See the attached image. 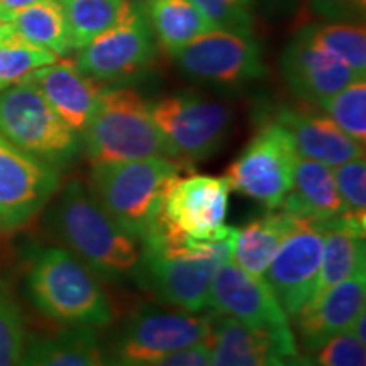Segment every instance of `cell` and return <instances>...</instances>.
Wrapping results in <instances>:
<instances>
[{"instance_id": "obj_1", "label": "cell", "mask_w": 366, "mask_h": 366, "mask_svg": "<svg viewBox=\"0 0 366 366\" xmlns=\"http://www.w3.org/2000/svg\"><path fill=\"white\" fill-rule=\"evenodd\" d=\"M54 236L99 277L122 280L136 273L141 249L80 182H70L48 214Z\"/></svg>"}, {"instance_id": "obj_2", "label": "cell", "mask_w": 366, "mask_h": 366, "mask_svg": "<svg viewBox=\"0 0 366 366\" xmlns=\"http://www.w3.org/2000/svg\"><path fill=\"white\" fill-rule=\"evenodd\" d=\"M180 173L182 163L163 157L94 164L89 192L122 231L143 242Z\"/></svg>"}, {"instance_id": "obj_3", "label": "cell", "mask_w": 366, "mask_h": 366, "mask_svg": "<svg viewBox=\"0 0 366 366\" xmlns=\"http://www.w3.org/2000/svg\"><path fill=\"white\" fill-rule=\"evenodd\" d=\"M27 292L46 317L65 326H107L109 297L99 274L66 248H44L31 259Z\"/></svg>"}, {"instance_id": "obj_4", "label": "cell", "mask_w": 366, "mask_h": 366, "mask_svg": "<svg viewBox=\"0 0 366 366\" xmlns=\"http://www.w3.org/2000/svg\"><path fill=\"white\" fill-rule=\"evenodd\" d=\"M81 136L92 164L170 158L149 104L127 86H105Z\"/></svg>"}, {"instance_id": "obj_5", "label": "cell", "mask_w": 366, "mask_h": 366, "mask_svg": "<svg viewBox=\"0 0 366 366\" xmlns=\"http://www.w3.org/2000/svg\"><path fill=\"white\" fill-rule=\"evenodd\" d=\"M229 197L231 187L224 177H180L168 192L149 236L159 237L168 246L231 239L237 227L226 224Z\"/></svg>"}, {"instance_id": "obj_6", "label": "cell", "mask_w": 366, "mask_h": 366, "mask_svg": "<svg viewBox=\"0 0 366 366\" xmlns=\"http://www.w3.org/2000/svg\"><path fill=\"white\" fill-rule=\"evenodd\" d=\"M143 244L134 274L144 290L185 312L197 314L209 307L214 274L231 254L173 248L157 236L146 237Z\"/></svg>"}, {"instance_id": "obj_7", "label": "cell", "mask_w": 366, "mask_h": 366, "mask_svg": "<svg viewBox=\"0 0 366 366\" xmlns=\"http://www.w3.org/2000/svg\"><path fill=\"white\" fill-rule=\"evenodd\" d=\"M0 136L54 168L71 163L80 151L79 134L26 80L0 92Z\"/></svg>"}, {"instance_id": "obj_8", "label": "cell", "mask_w": 366, "mask_h": 366, "mask_svg": "<svg viewBox=\"0 0 366 366\" xmlns=\"http://www.w3.org/2000/svg\"><path fill=\"white\" fill-rule=\"evenodd\" d=\"M149 107L170 158L182 164L214 157L232 124L231 109L226 104L189 92L164 97Z\"/></svg>"}, {"instance_id": "obj_9", "label": "cell", "mask_w": 366, "mask_h": 366, "mask_svg": "<svg viewBox=\"0 0 366 366\" xmlns=\"http://www.w3.org/2000/svg\"><path fill=\"white\" fill-rule=\"evenodd\" d=\"M157 58V39L148 17L127 0L114 26L80 48L75 65L105 86L126 84L149 70Z\"/></svg>"}, {"instance_id": "obj_10", "label": "cell", "mask_w": 366, "mask_h": 366, "mask_svg": "<svg viewBox=\"0 0 366 366\" xmlns=\"http://www.w3.org/2000/svg\"><path fill=\"white\" fill-rule=\"evenodd\" d=\"M212 324L214 314L141 309L122 327L109 358L114 366H151L177 351L209 341Z\"/></svg>"}, {"instance_id": "obj_11", "label": "cell", "mask_w": 366, "mask_h": 366, "mask_svg": "<svg viewBox=\"0 0 366 366\" xmlns=\"http://www.w3.org/2000/svg\"><path fill=\"white\" fill-rule=\"evenodd\" d=\"M209 307L246 327L268 334L277 342L282 360L299 351L290 320L267 282L244 272L231 259L222 263L214 274Z\"/></svg>"}, {"instance_id": "obj_12", "label": "cell", "mask_w": 366, "mask_h": 366, "mask_svg": "<svg viewBox=\"0 0 366 366\" xmlns=\"http://www.w3.org/2000/svg\"><path fill=\"white\" fill-rule=\"evenodd\" d=\"M297 157L290 132L277 121L269 122L229 164L224 178L231 190L277 210L292 187Z\"/></svg>"}, {"instance_id": "obj_13", "label": "cell", "mask_w": 366, "mask_h": 366, "mask_svg": "<svg viewBox=\"0 0 366 366\" xmlns=\"http://www.w3.org/2000/svg\"><path fill=\"white\" fill-rule=\"evenodd\" d=\"M187 76L217 86H241L262 79V46L251 33L212 29L182 48L175 56Z\"/></svg>"}, {"instance_id": "obj_14", "label": "cell", "mask_w": 366, "mask_h": 366, "mask_svg": "<svg viewBox=\"0 0 366 366\" xmlns=\"http://www.w3.org/2000/svg\"><path fill=\"white\" fill-rule=\"evenodd\" d=\"M59 189V172L0 136V231L34 219Z\"/></svg>"}, {"instance_id": "obj_15", "label": "cell", "mask_w": 366, "mask_h": 366, "mask_svg": "<svg viewBox=\"0 0 366 366\" xmlns=\"http://www.w3.org/2000/svg\"><path fill=\"white\" fill-rule=\"evenodd\" d=\"M322 242V226L304 221L283 241L263 274L288 319H295L314 300Z\"/></svg>"}, {"instance_id": "obj_16", "label": "cell", "mask_w": 366, "mask_h": 366, "mask_svg": "<svg viewBox=\"0 0 366 366\" xmlns=\"http://www.w3.org/2000/svg\"><path fill=\"white\" fill-rule=\"evenodd\" d=\"M282 75L297 97L322 105L351 81L365 79L346 63L297 34L280 58Z\"/></svg>"}, {"instance_id": "obj_17", "label": "cell", "mask_w": 366, "mask_h": 366, "mask_svg": "<svg viewBox=\"0 0 366 366\" xmlns=\"http://www.w3.org/2000/svg\"><path fill=\"white\" fill-rule=\"evenodd\" d=\"M38 89L61 121L81 134L97 109L105 85L79 70L75 61L56 59L24 79Z\"/></svg>"}, {"instance_id": "obj_18", "label": "cell", "mask_w": 366, "mask_h": 366, "mask_svg": "<svg viewBox=\"0 0 366 366\" xmlns=\"http://www.w3.org/2000/svg\"><path fill=\"white\" fill-rule=\"evenodd\" d=\"M363 310H366L365 272L331 287L297 315L302 346L314 353L332 336L350 331Z\"/></svg>"}, {"instance_id": "obj_19", "label": "cell", "mask_w": 366, "mask_h": 366, "mask_svg": "<svg viewBox=\"0 0 366 366\" xmlns=\"http://www.w3.org/2000/svg\"><path fill=\"white\" fill-rule=\"evenodd\" d=\"M277 122L290 132L297 154L315 159L327 167H340L351 159L365 157V144L342 132L326 114H309L294 109H282Z\"/></svg>"}, {"instance_id": "obj_20", "label": "cell", "mask_w": 366, "mask_h": 366, "mask_svg": "<svg viewBox=\"0 0 366 366\" xmlns=\"http://www.w3.org/2000/svg\"><path fill=\"white\" fill-rule=\"evenodd\" d=\"M280 210L309 222H326L342 212L332 168L315 159L297 157L294 180Z\"/></svg>"}, {"instance_id": "obj_21", "label": "cell", "mask_w": 366, "mask_h": 366, "mask_svg": "<svg viewBox=\"0 0 366 366\" xmlns=\"http://www.w3.org/2000/svg\"><path fill=\"white\" fill-rule=\"evenodd\" d=\"M210 366H277L282 355L268 334L214 312Z\"/></svg>"}, {"instance_id": "obj_22", "label": "cell", "mask_w": 366, "mask_h": 366, "mask_svg": "<svg viewBox=\"0 0 366 366\" xmlns=\"http://www.w3.org/2000/svg\"><path fill=\"white\" fill-rule=\"evenodd\" d=\"M277 210L237 227L231 262L253 277L263 278L283 241L304 222L285 210Z\"/></svg>"}, {"instance_id": "obj_23", "label": "cell", "mask_w": 366, "mask_h": 366, "mask_svg": "<svg viewBox=\"0 0 366 366\" xmlns=\"http://www.w3.org/2000/svg\"><path fill=\"white\" fill-rule=\"evenodd\" d=\"M19 366H114L90 327L70 326L26 342Z\"/></svg>"}, {"instance_id": "obj_24", "label": "cell", "mask_w": 366, "mask_h": 366, "mask_svg": "<svg viewBox=\"0 0 366 366\" xmlns=\"http://www.w3.org/2000/svg\"><path fill=\"white\" fill-rule=\"evenodd\" d=\"M317 224L324 229V242L314 300L337 283L363 273L366 268V231L351 226L341 217Z\"/></svg>"}, {"instance_id": "obj_25", "label": "cell", "mask_w": 366, "mask_h": 366, "mask_svg": "<svg viewBox=\"0 0 366 366\" xmlns=\"http://www.w3.org/2000/svg\"><path fill=\"white\" fill-rule=\"evenodd\" d=\"M144 14L154 39L170 56L214 29L192 0H146Z\"/></svg>"}, {"instance_id": "obj_26", "label": "cell", "mask_w": 366, "mask_h": 366, "mask_svg": "<svg viewBox=\"0 0 366 366\" xmlns=\"http://www.w3.org/2000/svg\"><path fill=\"white\" fill-rule=\"evenodd\" d=\"M6 24L27 43L48 49L56 56H66L75 49L59 0H41L34 6L22 9Z\"/></svg>"}, {"instance_id": "obj_27", "label": "cell", "mask_w": 366, "mask_h": 366, "mask_svg": "<svg viewBox=\"0 0 366 366\" xmlns=\"http://www.w3.org/2000/svg\"><path fill=\"white\" fill-rule=\"evenodd\" d=\"M299 36L346 63L351 70L366 76V31L358 22H327L305 26Z\"/></svg>"}, {"instance_id": "obj_28", "label": "cell", "mask_w": 366, "mask_h": 366, "mask_svg": "<svg viewBox=\"0 0 366 366\" xmlns=\"http://www.w3.org/2000/svg\"><path fill=\"white\" fill-rule=\"evenodd\" d=\"M127 0H59L65 11L75 49L84 48L114 26Z\"/></svg>"}, {"instance_id": "obj_29", "label": "cell", "mask_w": 366, "mask_h": 366, "mask_svg": "<svg viewBox=\"0 0 366 366\" xmlns=\"http://www.w3.org/2000/svg\"><path fill=\"white\" fill-rule=\"evenodd\" d=\"M58 58L48 49L19 38L7 24H0V92L19 84L29 73Z\"/></svg>"}, {"instance_id": "obj_30", "label": "cell", "mask_w": 366, "mask_h": 366, "mask_svg": "<svg viewBox=\"0 0 366 366\" xmlns=\"http://www.w3.org/2000/svg\"><path fill=\"white\" fill-rule=\"evenodd\" d=\"M342 132L360 144L366 143V80L358 79L320 105Z\"/></svg>"}, {"instance_id": "obj_31", "label": "cell", "mask_w": 366, "mask_h": 366, "mask_svg": "<svg viewBox=\"0 0 366 366\" xmlns=\"http://www.w3.org/2000/svg\"><path fill=\"white\" fill-rule=\"evenodd\" d=\"M341 199V219L366 231V162L365 157L332 168Z\"/></svg>"}, {"instance_id": "obj_32", "label": "cell", "mask_w": 366, "mask_h": 366, "mask_svg": "<svg viewBox=\"0 0 366 366\" xmlns=\"http://www.w3.org/2000/svg\"><path fill=\"white\" fill-rule=\"evenodd\" d=\"M24 346L26 334L19 309L0 294V366H19Z\"/></svg>"}, {"instance_id": "obj_33", "label": "cell", "mask_w": 366, "mask_h": 366, "mask_svg": "<svg viewBox=\"0 0 366 366\" xmlns=\"http://www.w3.org/2000/svg\"><path fill=\"white\" fill-rule=\"evenodd\" d=\"M207 17L214 29H229L251 33L253 16L251 0H192Z\"/></svg>"}, {"instance_id": "obj_34", "label": "cell", "mask_w": 366, "mask_h": 366, "mask_svg": "<svg viewBox=\"0 0 366 366\" xmlns=\"http://www.w3.org/2000/svg\"><path fill=\"white\" fill-rule=\"evenodd\" d=\"M366 345L351 331L332 336L315 350V361L320 366H366Z\"/></svg>"}, {"instance_id": "obj_35", "label": "cell", "mask_w": 366, "mask_h": 366, "mask_svg": "<svg viewBox=\"0 0 366 366\" xmlns=\"http://www.w3.org/2000/svg\"><path fill=\"white\" fill-rule=\"evenodd\" d=\"M151 366H210V345L209 341L199 342L187 350L177 351Z\"/></svg>"}, {"instance_id": "obj_36", "label": "cell", "mask_w": 366, "mask_h": 366, "mask_svg": "<svg viewBox=\"0 0 366 366\" xmlns=\"http://www.w3.org/2000/svg\"><path fill=\"white\" fill-rule=\"evenodd\" d=\"M41 0H0V24H6L22 9L34 6Z\"/></svg>"}, {"instance_id": "obj_37", "label": "cell", "mask_w": 366, "mask_h": 366, "mask_svg": "<svg viewBox=\"0 0 366 366\" xmlns=\"http://www.w3.org/2000/svg\"><path fill=\"white\" fill-rule=\"evenodd\" d=\"M283 363H285V366H320L314 358H310V356H305V355H300L299 351H297L295 355L283 358Z\"/></svg>"}, {"instance_id": "obj_38", "label": "cell", "mask_w": 366, "mask_h": 366, "mask_svg": "<svg viewBox=\"0 0 366 366\" xmlns=\"http://www.w3.org/2000/svg\"><path fill=\"white\" fill-rule=\"evenodd\" d=\"M365 322H366V310H363V312H361L358 317L355 319V322H353V326L350 327V331L355 334L356 337H358V340L363 342V345H366V334H365Z\"/></svg>"}, {"instance_id": "obj_39", "label": "cell", "mask_w": 366, "mask_h": 366, "mask_svg": "<svg viewBox=\"0 0 366 366\" xmlns=\"http://www.w3.org/2000/svg\"><path fill=\"white\" fill-rule=\"evenodd\" d=\"M280 366H285V363H283V360H282V363H280Z\"/></svg>"}, {"instance_id": "obj_40", "label": "cell", "mask_w": 366, "mask_h": 366, "mask_svg": "<svg viewBox=\"0 0 366 366\" xmlns=\"http://www.w3.org/2000/svg\"><path fill=\"white\" fill-rule=\"evenodd\" d=\"M280 363H282V360H280ZM280 363H278V365H277V366H280Z\"/></svg>"}]
</instances>
